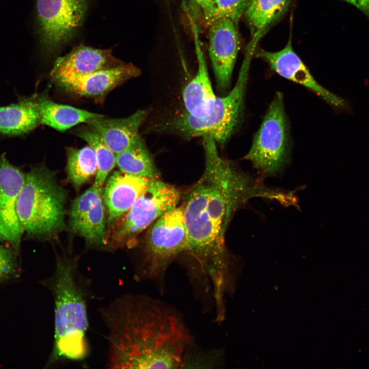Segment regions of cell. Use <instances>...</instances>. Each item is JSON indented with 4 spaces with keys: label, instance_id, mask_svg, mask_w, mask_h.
I'll use <instances>...</instances> for the list:
<instances>
[{
    "label": "cell",
    "instance_id": "2e32d148",
    "mask_svg": "<svg viewBox=\"0 0 369 369\" xmlns=\"http://www.w3.org/2000/svg\"><path fill=\"white\" fill-rule=\"evenodd\" d=\"M192 24L198 69L195 76L182 92L184 108L182 111L195 117H203L214 110L218 97L212 87L206 61L200 45L197 28L195 24Z\"/></svg>",
    "mask_w": 369,
    "mask_h": 369
},
{
    "label": "cell",
    "instance_id": "83f0119b",
    "mask_svg": "<svg viewBox=\"0 0 369 369\" xmlns=\"http://www.w3.org/2000/svg\"><path fill=\"white\" fill-rule=\"evenodd\" d=\"M197 4H198L202 10L207 8L213 1L214 0H193Z\"/></svg>",
    "mask_w": 369,
    "mask_h": 369
},
{
    "label": "cell",
    "instance_id": "603a6c76",
    "mask_svg": "<svg viewBox=\"0 0 369 369\" xmlns=\"http://www.w3.org/2000/svg\"><path fill=\"white\" fill-rule=\"evenodd\" d=\"M67 173L70 182L78 190L95 176L97 161L93 149L89 145L80 149H66Z\"/></svg>",
    "mask_w": 369,
    "mask_h": 369
},
{
    "label": "cell",
    "instance_id": "30bf717a",
    "mask_svg": "<svg viewBox=\"0 0 369 369\" xmlns=\"http://www.w3.org/2000/svg\"><path fill=\"white\" fill-rule=\"evenodd\" d=\"M257 55L266 61L271 68L279 75L313 91L336 112L353 114L352 101L330 91L318 84L294 52L291 40L279 51L260 50Z\"/></svg>",
    "mask_w": 369,
    "mask_h": 369
},
{
    "label": "cell",
    "instance_id": "4fadbf2b",
    "mask_svg": "<svg viewBox=\"0 0 369 369\" xmlns=\"http://www.w3.org/2000/svg\"><path fill=\"white\" fill-rule=\"evenodd\" d=\"M102 190L94 185L73 202L69 216L71 231L96 245L107 244Z\"/></svg>",
    "mask_w": 369,
    "mask_h": 369
},
{
    "label": "cell",
    "instance_id": "52a82bcc",
    "mask_svg": "<svg viewBox=\"0 0 369 369\" xmlns=\"http://www.w3.org/2000/svg\"><path fill=\"white\" fill-rule=\"evenodd\" d=\"M88 0H36V22L41 49L57 52L81 26Z\"/></svg>",
    "mask_w": 369,
    "mask_h": 369
},
{
    "label": "cell",
    "instance_id": "484cf974",
    "mask_svg": "<svg viewBox=\"0 0 369 369\" xmlns=\"http://www.w3.org/2000/svg\"><path fill=\"white\" fill-rule=\"evenodd\" d=\"M17 271L14 252L9 248L0 245V282L16 276Z\"/></svg>",
    "mask_w": 369,
    "mask_h": 369
},
{
    "label": "cell",
    "instance_id": "d4e9b609",
    "mask_svg": "<svg viewBox=\"0 0 369 369\" xmlns=\"http://www.w3.org/2000/svg\"><path fill=\"white\" fill-rule=\"evenodd\" d=\"M251 0H214L203 10L205 21L209 26L222 18H229L237 25L245 13Z\"/></svg>",
    "mask_w": 369,
    "mask_h": 369
},
{
    "label": "cell",
    "instance_id": "cb8c5ba5",
    "mask_svg": "<svg viewBox=\"0 0 369 369\" xmlns=\"http://www.w3.org/2000/svg\"><path fill=\"white\" fill-rule=\"evenodd\" d=\"M75 134L86 141L94 151L97 169L93 185L103 190L105 183L116 165V154L90 127L77 129Z\"/></svg>",
    "mask_w": 369,
    "mask_h": 369
},
{
    "label": "cell",
    "instance_id": "7402d4cb",
    "mask_svg": "<svg viewBox=\"0 0 369 369\" xmlns=\"http://www.w3.org/2000/svg\"><path fill=\"white\" fill-rule=\"evenodd\" d=\"M116 165L127 174L153 179L159 177L152 156L139 135L127 149L116 154Z\"/></svg>",
    "mask_w": 369,
    "mask_h": 369
},
{
    "label": "cell",
    "instance_id": "3957f363",
    "mask_svg": "<svg viewBox=\"0 0 369 369\" xmlns=\"http://www.w3.org/2000/svg\"><path fill=\"white\" fill-rule=\"evenodd\" d=\"M53 299L54 335L49 367L60 361H81L89 354L87 332L90 283L80 273L77 260L70 255L57 258L53 273L43 282Z\"/></svg>",
    "mask_w": 369,
    "mask_h": 369
},
{
    "label": "cell",
    "instance_id": "ba28073f",
    "mask_svg": "<svg viewBox=\"0 0 369 369\" xmlns=\"http://www.w3.org/2000/svg\"><path fill=\"white\" fill-rule=\"evenodd\" d=\"M180 199V193L174 186L158 178L153 179L126 214L114 234L115 239L122 242L135 237L177 207Z\"/></svg>",
    "mask_w": 369,
    "mask_h": 369
},
{
    "label": "cell",
    "instance_id": "ffe728a7",
    "mask_svg": "<svg viewBox=\"0 0 369 369\" xmlns=\"http://www.w3.org/2000/svg\"><path fill=\"white\" fill-rule=\"evenodd\" d=\"M40 124L59 131H66L79 124L88 123L103 116L70 106L56 103L45 96L35 98Z\"/></svg>",
    "mask_w": 369,
    "mask_h": 369
},
{
    "label": "cell",
    "instance_id": "7c38bea8",
    "mask_svg": "<svg viewBox=\"0 0 369 369\" xmlns=\"http://www.w3.org/2000/svg\"><path fill=\"white\" fill-rule=\"evenodd\" d=\"M26 176L4 153L0 157V239L17 247L24 233L17 213L18 195Z\"/></svg>",
    "mask_w": 369,
    "mask_h": 369
},
{
    "label": "cell",
    "instance_id": "ac0fdd59",
    "mask_svg": "<svg viewBox=\"0 0 369 369\" xmlns=\"http://www.w3.org/2000/svg\"><path fill=\"white\" fill-rule=\"evenodd\" d=\"M147 115L146 111L139 110L125 118H105L103 115L87 124L116 154L127 149L139 135V128Z\"/></svg>",
    "mask_w": 369,
    "mask_h": 369
},
{
    "label": "cell",
    "instance_id": "44dd1931",
    "mask_svg": "<svg viewBox=\"0 0 369 369\" xmlns=\"http://www.w3.org/2000/svg\"><path fill=\"white\" fill-rule=\"evenodd\" d=\"M291 0H251L245 16L253 36L248 51L253 52L266 29L287 10Z\"/></svg>",
    "mask_w": 369,
    "mask_h": 369
},
{
    "label": "cell",
    "instance_id": "8fae6325",
    "mask_svg": "<svg viewBox=\"0 0 369 369\" xmlns=\"http://www.w3.org/2000/svg\"><path fill=\"white\" fill-rule=\"evenodd\" d=\"M209 54L216 87L224 92L230 86L239 49L236 25L229 18L217 20L209 25Z\"/></svg>",
    "mask_w": 369,
    "mask_h": 369
},
{
    "label": "cell",
    "instance_id": "7a4b0ae2",
    "mask_svg": "<svg viewBox=\"0 0 369 369\" xmlns=\"http://www.w3.org/2000/svg\"><path fill=\"white\" fill-rule=\"evenodd\" d=\"M112 368H176L190 337L179 312L145 295H121L100 311Z\"/></svg>",
    "mask_w": 369,
    "mask_h": 369
},
{
    "label": "cell",
    "instance_id": "9c48e42d",
    "mask_svg": "<svg viewBox=\"0 0 369 369\" xmlns=\"http://www.w3.org/2000/svg\"><path fill=\"white\" fill-rule=\"evenodd\" d=\"M188 235L182 206L176 207L158 218L151 227L147 240L151 266L146 276H157L168 260L186 252Z\"/></svg>",
    "mask_w": 369,
    "mask_h": 369
},
{
    "label": "cell",
    "instance_id": "6da1fadb",
    "mask_svg": "<svg viewBox=\"0 0 369 369\" xmlns=\"http://www.w3.org/2000/svg\"><path fill=\"white\" fill-rule=\"evenodd\" d=\"M202 138L204 171L182 204L188 235L186 252L204 271L216 275L225 266V232L236 211L255 197L286 206L292 195L240 171L219 155L212 137Z\"/></svg>",
    "mask_w": 369,
    "mask_h": 369
},
{
    "label": "cell",
    "instance_id": "5bb4252c",
    "mask_svg": "<svg viewBox=\"0 0 369 369\" xmlns=\"http://www.w3.org/2000/svg\"><path fill=\"white\" fill-rule=\"evenodd\" d=\"M125 63L115 58L111 49H100L80 45L55 61L50 72L55 81L77 78Z\"/></svg>",
    "mask_w": 369,
    "mask_h": 369
},
{
    "label": "cell",
    "instance_id": "e0dca14e",
    "mask_svg": "<svg viewBox=\"0 0 369 369\" xmlns=\"http://www.w3.org/2000/svg\"><path fill=\"white\" fill-rule=\"evenodd\" d=\"M153 179L120 171H114L108 177L103 187L102 199L109 222L126 214Z\"/></svg>",
    "mask_w": 369,
    "mask_h": 369
},
{
    "label": "cell",
    "instance_id": "5b68a950",
    "mask_svg": "<svg viewBox=\"0 0 369 369\" xmlns=\"http://www.w3.org/2000/svg\"><path fill=\"white\" fill-rule=\"evenodd\" d=\"M251 58L245 56L236 83L226 96L217 98L214 110L203 117H195L183 111L165 120L156 127L159 132L184 138L209 136L224 144L240 120Z\"/></svg>",
    "mask_w": 369,
    "mask_h": 369
},
{
    "label": "cell",
    "instance_id": "8992f818",
    "mask_svg": "<svg viewBox=\"0 0 369 369\" xmlns=\"http://www.w3.org/2000/svg\"><path fill=\"white\" fill-rule=\"evenodd\" d=\"M289 145L283 94L278 92L244 158L251 162L261 177L275 176L288 162Z\"/></svg>",
    "mask_w": 369,
    "mask_h": 369
},
{
    "label": "cell",
    "instance_id": "277c9868",
    "mask_svg": "<svg viewBox=\"0 0 369 369\" xmlns=\"http://www.w3.org/2000/svg\"><path fill=\"white\" fill-rule=\"evenodd\" d=\"M67 196L52 172L43 166L31 168L26 173L17 202L24 232L51 235L63 230Z\"/></svg>",
    "mask_w": 369,
    "mask_h": 369
},
{
    "label": "cell",
    "instance_id": "4316f807",
    "mask_svg": "<svg viewBox=\"0 0 369 369\" xmlns=\"http://www.w3.org/2000/svg\"><path fill=\"white\" fill-rule=\"evenodd\" d=\"M356 6L369 16V0H344Z\"/></svg>",
    "mask_w": 369,
    "mask_h": 369
},
{
    "label": "cell",
    "instance_id": "9a60e30c",
    "mask_svg": "<svg viewBox=\"0 0 369 369\" xmlns=\"http://www.w3.org/2000/svg\"><path fill=\"white\" fill-rule=\"evenodd\" d=\"M140 74L130 63L98 71L77 78L59 79L56 82L67 91L80 96L101 98L118 85Z\"/></svg>",
    "mask_w": 369,
    "mask_h": 369
},
{
    "label": "cell",
    "instance_id": "d6986e66",
    "mask_svg": "<svg viewBox=\"0 0 369 369\" xmlns=\"http://www.w3.org/2000/svg\"><path fill=\"white\" fill-rule=\"evenodd\" d=\"M40 124L35 98L0 107V134L8 137L25 135Z\"/></svg>",
    "mask_w": 369,
    "mask_h": 369
}]
</instances>
